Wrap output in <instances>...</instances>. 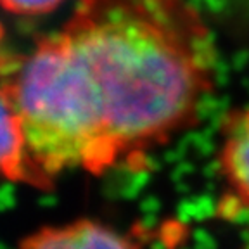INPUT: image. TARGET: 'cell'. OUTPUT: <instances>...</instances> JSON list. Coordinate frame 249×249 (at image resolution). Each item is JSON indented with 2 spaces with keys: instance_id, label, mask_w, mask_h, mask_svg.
I'll list each match as a JSON object with an SVG mask.
<instances>
[{
  "instance_id": "cell-3",
  "label": "cell",
  "mask_w": 249,
  "mask_h": 249,
  "mask_svg": "<svg viewBox=\"0 0 249 249\" xmlns=\"http://www.w3.org/2000/svg\"><path fill=\"white\" fill-rule=\"evenodd\" d=\"M216 170L232 210L249 213V106L230 109L220 121Z\"/></svg>"
},
{
  "instance_id": "cell-1",
  "label": "cell",
  "mask_w": 249,
  "mask_h": 249,
  "mask_svg": "<svg viewBox=\"0 0 249 249\" xmlns=\"http://www.w3.org/2000/svg\"><path fill=\"white\" fill-rule=\"evenodd\" d=\"M61 31L93 80L118 164L196 126L218 51L192 0H78Z\"/></svg>"
},
{
  "instance_id": "cell-5",
  "label": "cell",
  "mask_w": 249,
  "mask_h": 249,
  "mask_svg": "<svg viewBox=\"0 0 249 249\" xmlns=\"http://www.w3.org/2000/svg\"><path fill=\"white\" fill-rule=\"evenodd\" d=\"M0 177L26 183L24 140L18 116L0 95Z\"/></svg>"
},
{
  "instance_id": "cell-7",
  "label": "cell",
  "mask_w": 249,
  "mask_h": 249,
  "mask_svg": "<svg viewBox=\"0 0 249 249\" xmlns=\"http://www.w3.org/2000/svg\"><path fill=\"white\" fill-rule=\"evenodd\" d=\"M214 5H223L237 11H249V0H211Z\"/></svg>"
},
{
  "instance_id": "cell-2",
  "label": "cell",
  "mask_w": 249,
  "mask_h": 249,
  "mask_svg": "<svg viewBox=\"0 0 249 249\" xmlns=\"http://www.w3.org/2000/svg\"><path fill=\"white\" fill-rule=\"evenodd\" d=\"M0 95L21 124L28 185L52 189L64 170L102 175L118 164L93 80L62 31L26 54L0 52Z\"/></svg>"
},
{
  "instance_id": "cell-6",
  "label": "cell",
  "mask_w": 249,
  "mask_h": 249,
  "mask_svg": "<svg viewBox=\"0 0 249 249\" xmlns=\"http://www.w3.org/2000/svg\"><path fill=\"white\" fill-rule=\"evenodd\" d=\"M64 0H0V7L16 16H43L57 9Z\"/></svg>"
},
{
  "instance_id": "cell-4",
  "label": "cell",
  "mask_w": 249,
  "mask_h": 249,
  "mask_svg": "<svg viewBox=\"0 0 249 249\" xmlns=\"http://www.w3.org/2000/svg\"><path fill=\"white\" fill-rule=\"evenodd\" d=\"M154 233L135 230L124 233L113 227L95 220L82 218L66 225L42 227L36 232L28 233L19 242L26 249H114V248H140Z\"/></svg>"
}]
</instances>
